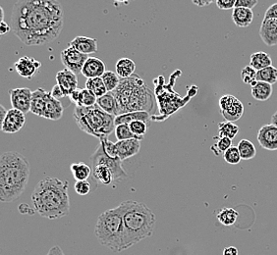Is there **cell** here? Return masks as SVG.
I'll return each instance as SVG.
<instances>
[{
    "mask_svg": "<svg viewBox=\"0 0 277 255\" xmlns=\"http://www.w3.org/2000/svg\"><path fill=\"white\" fill-rule=\"evenodd\" d=\"M95 234L102 245L107 246L113 252L125 250V226L121 203L99 216Z\"/></svg>",
    "mask_w": 277,
    "mask_h": 255,
    "instance_id": "obj_6",
    "label": "cell"
},
{
    "mask_svg": "<svg viewBox=\"0 0 277 255\" xmlns=\"http://www.w3.org/2000/svg\"><path fill=\"white\" fill-rule=\"evenodd\" d=\"M90 163H104L107 165L114 176V182H121L127 178V174L122 167V160L120 158H110L104 152L102 147L100 146L97 150L90 156Z\"/></svg>",
    "mask_w": 277,
    "mask_h": 255,
    "instance_id": "obj_9",
    "label": "cell"
},
{
    "mask_svg": "<svg viewBox=\"0 0 277 255\" xmlns=\"http://www.w3.org/2000/svg\"><path fill=\"white\" fill-rule=\"evenodd\" d=\"M106 72H107L106 64L103 60L97 57H88L82 70V74L86 78V80L102 78Z\"/></svg>",
    "mask_w": 277,
    "mask_h": 255,
    "instance_id": "obj_17",
    "label": "cell"
},
{
    "mask_svg": "<svg viewBox=\"0 0 277 255\" xmlns=\"http://www.w3.org/2000/svg\"><path fill=\"white\" fill-rule=\"evenodd\" d=\"M97 104L107 114L112 115L114 117L119 116L118 103H117V100L112 92H107V94H105L104 96L99 97Z\"/></svg>",
    "mask_w": 277,
    "mask_h": 255,
    "instance_id": "obj_22",
    "label": "cell"
},
{
    "mask_svg": "<svg viewBox=\"0 0 277 255\" xmlns=\"http://www.w3.org/2000/svg\"><path fill=\"white\" fill-rule=\"evenodd\" d=\"M141 142L142 141L138 139L117 142L115 145L118 150L119 158L123 161L137 155L141 150Z\"/></svg>",
    "mask_w": 277,
    "mask_h": 255,
    "instance_id": "obj_19",
    "label": "cell"
},
{
    "mask_svg": "<svg viewBox=\"0 0 277 255\" xmlns=\"http://www.w3.org/2000/svg\"><path fill=\"white\" fill-rule=\"evenodd\" d=\"M125 226V249L151 236L154 231L156 217L149 207L134 200L121 202Z\"/></svg>",
    "mask_w": 277,
    "mask_h": 255,
    "instance_id": "obj_5",
    "label": "cell"
},
{
    "mask_svg": "<svg viewBox=\"0 0 277 255\" xmlns=\"http://www.w3.org/2000/svg\"><path fill=\"white\" fill-rule=\"evenodd\" d=\"M252 86V96L258 101H266L271 97L272 85L262 82H255Z\"/></svg>",
    "mask_w": 277,
    "mask_h": 255,
    "instance_id": "obj_26",
    "label": "cell"
},
{
    "mask_svg": "<svg viewBox=\"0 0 277 255\" xmlns=\"http://www.w3.org/2000/svg\"><path fill=\"white\" fill-rule=\"evenodd\" d=\"M256 73L257 71H256L252 66H246L242 69L241 72L242 81L247 85H253L256 82Z\"/></svg>",
    "mask_w": 277,
    "mask_h": 255,
    "instance_id": "obj_41",
    "label": "cell"
},
{
    "mask_svg": "<svg viewBox=\"0 0 277 255\" xmlns=\"http://www.w3.org/2000/svg\"><path fill=\"white\" fill-rule=\"evenodd\" d=\"M63 111H64V107L60 102V100L54 98L51 95V93L48 92L46 96L43 118L52 120V121H57L61 119L63 115Z\"/></svg>",
    "mask_w": 277,
    "mask_h": 255,
    "instance_id": "obj_18",
    "label": "cell"
},
{
    "mask_svg": "<svg viewBox=\"0 0 277 255\" xmlns=\"http://www.w3.org/2000/svg\"><path fill=\"white\" fill-rule=\"evenodd\" d=\"M11 104L14 109L20 110L24 114L31 111L33 92L28 87L14 88L9 91Z\"/></svg>",
    "mask_w": 277,
    "mask_h": 255,
    "instance_id": "obj_11",
    "label": "cell"
},
{
    "mask_svg": "<svg viewBox=\"0 0 277 255\" xmlns=\"http://www.w3.org/2000/svg\"><path fill=\"white\" fill-rule=\"evenodd\" d=\"M220 114L227 122L234 123L244 114L243 103L232 94H225L219 99Z\"/></svg>",
    "mask_w": 277,
    "mask_h": 255,
    "instance_id": "obj_8",
    "label": "cell"
},
{
    "mask_svg": "<svg viewBox=\"0 0 277 255\" xmlns=\"http://www.w3.org/2000/svg\"><path fill=\"white\" fill-rule=\"evenodd\" d=\"M149 112L144 111H137V112H130L126 114L119 115L115 117V127L119 125H130L135 121H144L148 123L149 121Z\"/></svg>",
    "mask_w": 277,
    "mask_h": 255,
    "instance_id": "obj_24",
    "label": "cell"
},
{
    "mask_svg": "<svg viewBox=\"0 0 277 255\" xmlns=\"http://www.w3.org/2000/svg\"><path fill=\"white\" fill-rule=\"evenodd\" d=\"M64 11L55 0H21L12 10L10 26L13 34L28 46L55 41L63 29Z\"/></svg>",
    "mask_w": 277,
    "mask_h": 255,
    "instance_id": "obj_1",
    "label": "cell"
},
{
    "mask_svg": "<svg viewBox=\"0 0 277 255\" xmlns=\"http://www.w3.org/2000/svg\"><path fill=\"white\" fill-rule=\"evenodd\" d=\"M69 184L58 178L46 177L41 180L32 193L35 209L43 218L56 220L70 211Z\"/></svg>",
    "mask_w": 277,
    "mask_h": 255,
    "instance_id": "obj_2",
    "label": "cell"
},
{
    "mask_svg": "<svg viewBox=\"0 0 277 255\" xmlns=\"http://www.w3.org/2000/svg\"><path fill=\"white\" fill-rule=\"evenodd\" d=\"M56 83L64 91L66 96H70V94L78 89V78L77 75L71 72L68 69L59 71L56 74Z\"/></svg>",
    "mask_w": 277,
    "mask_h": 255,
    "instance_id": "obj_15",
    "label": "cell"
},
{
    "mask_svg": "<svg viewBox=\"0 0 277 255\" xmlns=\"http://www.w3.org/2000/svg\"><path fill=\"white\" fill-rule=\"evenodd\" d=\"M102 79L106 85L108 92H112L113 90H115L120 84V80H121L116 73L111 71H107L102 77Z\"/></svg>",
    "mask_w": 277,
    "mask_h": 255,
    "instance_id": "obj_36",
    "label": "cell"
},
{
    "mask_svg": "<svg viewBox=\"0 0 277 255\" xmlns=\"http://www.w3.org/2000/svg\"><path fill=\"white\" fill-rule=\"evenodd\" d=\"M115 69L116 74L120 79H128L135 75L136 64L129 58H121L117 61Z\"/></svg>",
    "mask_w": 277,
    "mask_h": 255,
    "instance_id": "obj_27",
    "label": "cell"
},
{
    "mask_svg": "<svg viewBox=\"0 0 277 255\" xmlns=\"http://www.w3.org/2000/svg\"><path fill=\"white\" fill-rule=\"evenodd\" d=\"M69 46L74 47L85 55H88L98 51V40L87 37H76L69 43Z\"/></svg>",
    "mask_w": 277,
    "mask_h": 255,
    "instance_id": "obj_21",
    "label": "cell"
},
{
    "mask_svg": "<svg viewBox=\"0 0 277 255\" xmlns=\"http://www.w3.org/2000/svg\"><path fill=\"white\" fill-rule=\"evenodd\" d=\"M46 255H65L64 252L62 251V249L58 246V245H55L53 247H51L49 249V251L47 252Z\"/></svg>",
    "mask_w": 277,
    "mask_h": 255,
    "instance_id": "obj_50",
    "label": "cell"
},
{
    "mask_svg": "<svg viewBox=\"0 0 277 255\" xmlns=\"http://www.w3.org/2000/svg\"><path fill=\"white\" fill-rule=\"evenodd\" d=\"M257 142L266 150H277V128L272 124L264 125L257 133Z\"/></svg>",
    "mask_w": 277,
    "mask_h": 255,
    "instance_id": "obj_14",
    "label": "cell"
},
{
    "mask_svg": "<svg viewBox=\"0 0 277 255\" xmlns=\"http://www.w3.org/2000/svg\"><path fill=\"white\" fill-rule=\"evenodd\" d=\"M93 165V178L95 182L101 183L105 186H109L114 182V176L112 170L104 163H95Z\"/></svg>",
    "mask_w": 277,
    "mask_h": 255,
    "instance_id": "obj_20",
    "label": "cell"
},
{
    "mask_svg": "<svg viewBox=\"0 0 277 255\" xmlns=\"http://www.w3.org/2000/svg\"><path fill=\"white\" fill-rule=\"evenodd\" d=\"M215 3L220 10H230L234 9L236 0H217Z\"/></svg>",
    "mask_w": 277,
    "mask_h": 255,
    "instance_id": "obj_45",
    "label": "cell"
},
{
    "mask_svg": "<svg viewBox=\"0 0 277 255\" xmlns=\"http://www.w3.org/2000/svg\"><path fill=\"white\" fill-rule=\"evenodd\" d=\"M256 82H262L269 85L277 83V68L273 66L266 67L256 73Z\"/></svg>",
    "mask_w": 277,
    "mask_h": 255,
    "instance_id": "obj_32",
    "label": "cell"
},
{
    "mask_svg": "<svg viewBox=\"0 0 277 255\" xmlns=\"http://www.w3.org/2000/svg\"><path fill=\"white\" fill-rule=\"evenodd\" d=\"M129 127L134 135H136L139 138L144 139V136L146 135V133L148 131V123H146L144 121H135V122L131 123L129 125Z\"/></svg>",
    "mask_w": 277,
    "mask_h": 255,
    "instance_id": "obj_42",
    "label": "cell"
},
{
    "mask_svg": "<svg viewBox=\"0 0 277 255\" xmlns=\"http://www.w3.org/2000/svg\"><path fill=\"white\" fill-rule=\"evenodd\" d=\"M259 36L267 46L277 45V20L264 19L259 29Z\"/></svg>",
    "mask_w": 277,
    "mask_h": 255,
    "instance_id": "obj_16",
    "label": "cell"
},
{
    "mask_svg": "<svg viewBox=\"0 0 277 255\" xmlns=\"http://www.w3.org/2000/svg\"><path fill=\"white\" fill-rule=\"evenodd\" d=\"M89 90L93 94H95L98 98L107 94V89L106 85L102 78H95V79H87L85 82V87Z\"/></svg>",
    "mask_w": 277,
    "mask_h": 255,
    "instance_id": "obj_31",
    "label": "cell"
},
{
    "mask_svg": "<svg viewBox=\"0 0 277 255\" xmlns=\"http://www.w3.org/2000/svg\"><path fill=\"white\" fill-rule=\"evenodd\" d=\"M31 176L28 159L16 151L4 152L0 157V199L12 202L25 191Z\"/></svg>",
    "mask_w": 277,
    "mask_h": 255,
    "instance_id": "obj_3",
    "label": "cell"
},
{
    "mask_svg": "<svg viewBox=\"0 0 277 255\" xmlns=\"http://www.w3.org/2000/svg\"><path fill=\"white\" fill-rule=\"evenodd\" d=\"M238 216H239V214L233 208L224 207L218 211L216 215V218H217L218 222L220 224H222L223 226L230 227V226H233L236 223Z\"/></svg>",
    "mask_w": 277,
    "mask_h": 255,
    "instance_id": "obj_29",
    "label": "cell"
},
{
    "mask_svg": "<svg viewBox=\"0 0 277 255\" xmlns=\"http://www.w3.org/2000/svg\"><path fill=\"white\" fill-rule=\"evenodd\" d=\"M257 4V0H236L235 8L253 9Z\"/></svg>",
    "mask_w": 277,
    "mask_h": 255,
    "instance_id": "obj_44",
    "label": "cell"
},
{
    "mask_svg": "<svg viewBox=\"0 0 277 255\" xmlns=\"http://www.w3.org/2000/svg\"><path fill=\"white\" fill-rule=\"evenodd\" d=\"M232 20L239 28L249 27L254 20V12L248 8H234L232 12Z\"/></svg>",
    "mask_w": 277,
    "mask_h": 255,
    "instance_id": "obj_23",
    "label": "cell"
},
{
    "mask_svg": "<svg viewBox=\"0 0 277 255\" xmlns=\"http://www.w3.org/2000/svg\"><path fill=\"white\" fill-rule=\"evenodd\" d=\"M239 133V127L232 122H221L218 124V136L233 140Z\"/></svg>",
    "mask_w": 277,
    "mask_h": 255,
    "instance_id": "obj_35",
    "label": "cell"
},
{
    "mask_svg": "<svg viewBox=\"0 0 277 255\" xmlns=\"http://www.w3.org/2000/svg\"><path fill=\"white\" fill-rule=\"evenodd\" d=\"M0 12H1V16H0V21L4 22V11L3 8L0 6Z\"/></svg>",
    "mask_w": 277,
    "mask_h": 255,
    "instance_id": "obj_55",
    "label": "cell"
},
{
    "mask_svg": "<svg viewBox=\"0 0 277 255\" xmlns=\"http://www.w3.org/2000/svg\"><path fill=\"white\" fill-rule=\"evenodd\" d=\"M223 158L230 165H237L242 160L239 149L237 147H233V146L223 154Z\"/></svg>",
    "mask_w": 277,
    "mask_h": 255,
    "instance_id": "obj_40",
    "label": "cell"
},
{
    "mask_svg": "<svg viewBox=\"0 0 277 255\" xmlns=\"http://www.w3.org/2000/svg\"><path fill=\"white\" fill-rule=\"evenodd\" d=\"M47 93L43 88H38L35 91H33V97H32V105H31V112L39 117H43L45 107V101Z\"/></svg>",
    "mask_w": 277,
    "mask_h": 255,
    "instance_id": "obj_25",
    "label": "cell"
},
{
    "mask_svg": "<svg viewBox=\"0 0 277 255\" xmlns=\"http://www.w3.org/2000/svg\"><path fill=\"white\" fill-rule=\"evenodd\" d=\"M237 148L239 149V152L243 160H251L256 157V149L251 141L241 140Z\"/></svg>",
    "mask_w": 277,
    "mask_h": 255,
    "instance_id": "obj_33",
    "label": "cell"
},
{
    "mask_svg": "<svg viewBox=\"0 0 277 255\" xmlns=\"http://www.w3.org/2000/svg\"><path fill=\"white\" fill-rule=\"evenodd\" d=\"M11 30H12V28L10 25L6 24L5 22H1V24H0V34L1 35H5V34L9 33Z\"/></svg>",
    "mask_w": 277,
    "mask_h": 255,
    "instance_id": "obj_49",
    "label": "cell"
},
{
    "mask_svg": "<svg viewBox=\"0 0 277 255\" xmlns=\"http://www.w3.org/2000/svg\"><path fill=\"white\" fill-rule=\"evenodd\" d=\"M214 144L212 146V151L215 155L224 154L228 149L232 147V140L228 138H221L219 136L213 138Z\"/></svg>",
    "mask_w": 277,
    "mask_h": 255,
    "instance_id": "obj_34",
    "label": "cell"
},
{
    "mask_svg": "<svg viewBox=\"0 0 277 255\" xmlns=\"http://www.w3.org/2000/svg\"><path fill=\"white\" fill-rule=\"evenodd\" d=\"M115 137L118 142L120 141H127V140H132V139H138L140 141H143L142 138L137 137L134 135L129 127V125H119L115 127Z\"/></svg>",
    "mask_w": 277,
    "mask_h": 255,
    "instance_id": "obj_38",
    "label": "cell"
},
{
    "mask_svg": "<svg viewBox=\"0 0 277 255\" xmlns=\"http://www.w3.org/2000/svg\"><path fill=\"white\" fill-rule=\"evenodd\" d=\"M271 124L277 128V111L271 117Z\"/></svg>",
    "mask_w": 277,
    "mask_h": 255,
    "instance_id": "obj_54",
    "label": "cell"
},
{
    "mask_svg": "<svg viewBox=\"0 0 277 255\" xmlns=\"http://www.w3.org/2000/svg\"><path fill=\"white\" fill-rule=\"evenodd\" d=\"M25 124V114L20 110L12 108L8 110L5 119L1 122V131L6 134H16L24 128Z\"/></svg>",
    "mask_w": 277,
    "mask_h": 255,
    "instance_id": "obj_12",
    "label": "cell"
},
{
    "mask_svg": "<svg viewBox=\"0 0 277 255\" xmlns=\"http://www.w3.org/2000/svg\"><path fill=\"white\" fill-rule=\"evenodd\" d=\"M16 72L21 76L22 78L27 80H32L37 73L39 72L40 68L42 67V63L35 58L29 56H23L18 59L15 64Z\"/></svg>",
    "mask_w": 277,
    "mask_h": 255,
    "instance_id": "obj_13",
    "label": "cell"
},
{
    "mask_svg": "<svg viewBox=\"0 0 277 255\" xmlns=\"http://www.w3.org/2000/svg\"><path fill=\"white\" fill-rule=\"evenodd\" d=\"M250 66H252L256 71H260L266 67L272 66V60L266 52L258 51L251 55Z\"/></svg>",
    "mask_w": 277,
    "mask_h": 255,
    "instance_id": "obj_28",
    "label": "cell"
},
{
    "mask_svg": "<svg viewBox=\"0 0 277 255\" xmlns=\"http://www.w3.org/2000/svg\"><path fill=\"white\" fill-rule=\"evenodd\" d=\"M0 113H1V115H0V117H1V122L5 119V117H6V115H7V113H8V110H6L4 107L0 106Z\"/></svg>",
    "mask_w": 277,
    "mask_h": 255,
    "instance_id": "obj_53",
    "label": "cell"
},
{
    "mask_svg": "<svg viewBox=\"0 0 277 255\" xmlns=\"http://www.w3.org/2000/svg\"><path fill=\"white\" fill-rule=\"evenodd\" d=\"M112 93L118 103L119 115L137 111L149 112L154 106L151 89L136 74L128 79H121L120 84Z\"/></svg>",
    "mask_w": 277,
    "mask_h": 255,
    "instance_id": "obj_4",
    "label": "cell"
},
{
    "mask_svg": "<svg viewBox=\"0 0 277 255\" xmlns=\"http://www.w3.org/2000/svg\"><path fill=\"white\" fill-rule=\"evenodd\" d=\"M87 58V55L79 52L72 46L67 47L61 52V62L64 65L65 69L70 70L76 75L82 73L83 67Z\"/></svg>",
    "mask_w": 277,
    "mask_h": 255,
    "instance_id": "obj_10",
    "label": "cell"
},
{
    "mask_svg": "<svg viewBox=\"0 0 277 255\" xmlns=\"http://www.w3.org/2000/svg\"><path fill=\"white\" fill-rule=\"evenodd\" d=\"M50 93H51V95H52L54 98H56V99H58V100H60L61 98H63V97L66 96L64 91L61 89V87L58 85H55L52 87Z\"/></svg>",
    "mask_w": 277,
    "mask_h": 255,
    "instance_id": "obj_47",
    "label": "cell"
},
{
    "mask_svg": "<svg viewBox=\"0 0 277 255\" xmlns=\"http://www.w3.org/2000/svg\"><path fill=\"white\" fill-rule=\"evenodd\" d=\"M238 249L234 246H228L223 249V255H238Z\"/></svg>",
    "mask_w": 277,
    "mask_h": 255,
    "instance_id": "obj_51",
    "label": "cell"
},
{
    "mask_svg": "<svg viewBox=\"0 0 277 255\" xmlns=\"http://www.w3.org/2000/svg\"><path fill=\"white\" fill-rule=\"evenodd\" d=\"M80 93H81V88H78V89H76L75 91H73V92L70 94V96H69L70 100H71L73 103H75L76 105H77V103H78V101H79Z\"/></svg>",
    "mask_w": 277,
    "mask_h": 255,
    "instance_id": "obj_48",
    "label": "cell"
},
{
    "mask_svg": "<svg viewBox=\"0 0 277 255\" xmlns=\"http://www.w3.org/2000/svg\"><path fill=\"white\" fill-rule=\"evenodd\" d=\"M101 144L100 146L104 150V152L110 158H119L118 156V150L116 148V145L109 141L107 138H103L100 140Z\"/></svg>",
    "mask_w": 277,
    "mask_h": 255,
    "instance_id": "obj_39",
    "label": "cell"
},
{
    "mask_svg": "<svg viewBox=\"0 0 277 255\" xmlns=\"http://www.w3.org/2000/svg\"><path fill=\"white\" fill-rule=\"evenodd\" d=\"M74 189L79 195L85 196L89 193V191L91 190V187L87 181H78V182H76Z\"/></svg>",
    "mask_w": 277,
    "mask_h": 255,
    "instance_id": "obj_43",
    "label": "cell"
},
{
    "mask_svg": "<svg viewBox=\"0 0 277 255\" xmlns=\"http://www.w3.org/2000/svg\"><path fill=\"white\" fill-rule=\"evenodd\" d=\"M264 19H276L277 20V3L272 4L267 8L264 14Z\"/></svg>",
    "mask_w": 277,
    "mask_h": 255,
    "instance_id": "obj_46",
    "label": "cell"
},
{
    "mask_svg": "<svg viewBox=\"0 0 277 255\" xmlns=\"http://www.w3.org/2000/svg\"><path fill=\"white\" fill-rule=\"evenodd\" d=\"M193 3L199 7H205V6H208L210 4L213 3V1H201V0H198V1H193Z\"/></svg>",
    "mask_w": 277,
    "mask_h": 255,
    "instance_id": "obj_52",
    "label": "cell"
},
{
    "mask_svg": "<svg viewBox=\"0 0 277 255\" xmlns=\"http://www.w3.org/2000/svg\"><path fill=\"white\" fill-rule=\"evenodd\" d=\"M98 101V97L93 94L89 90H87L86 88L81 89V93H80V97H79V101L77 103L76 106L78 107H91L95 106L97 104Z\"/></svg>",
    "mask_w": 277,
    "mask_h": 255,
    "instance_id": "obj_37",
    "label": "cell"
},
{
    "mask_svg": "<svg viewBox=\"0 0 277 255\" xmlns=\"http://www.w3.org/2000/svg\"><path fill=\"white\" fill-rule=\"evenodd\" d=\"M70 170L76 180L78 181H87L88 177L90 176L91 169L90 167L85 162H79V163H73L70 165Z\"/></svg>",
    "mask_w": 277,
    "mask_h": 255,
    "instance_id": "obj_30",
    "label": "cell"
},
{
    "mask_svg": "<svg viewBox=\"0 0 277 255\" xmlns=\"http://www.w3.org/2000/svg\"><path fill=\"white\" fill-rule=\"evenodd\" d=\"M73 117L83 132L100 140L107 138L115 131V117L106 113L98 104L91 107L76 106Z\"/></svg>",
    "mask_w": 277,
    "mask_h": 255,
    "instance_id": "obj_7",
    "label": "cell"
}]
</instances>
